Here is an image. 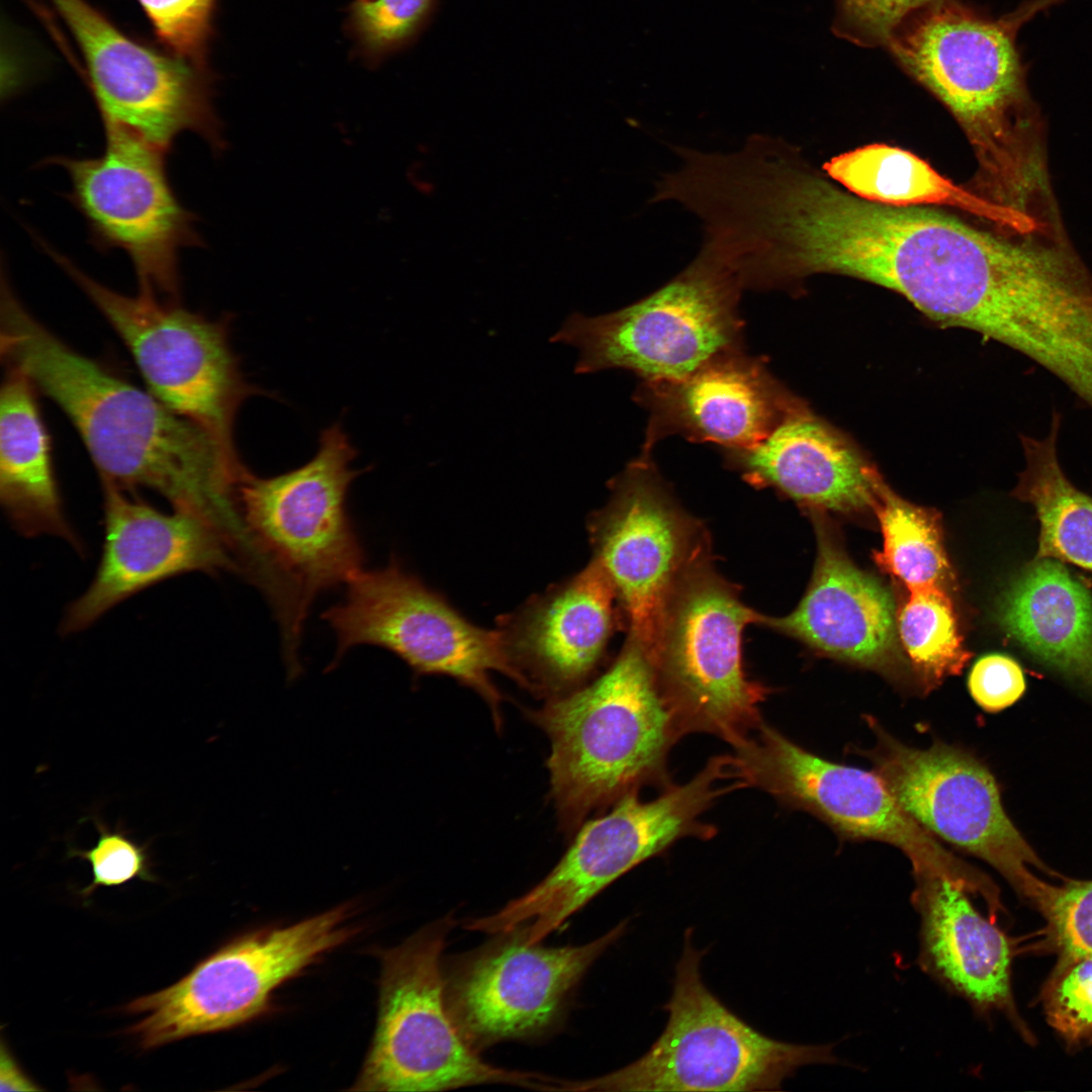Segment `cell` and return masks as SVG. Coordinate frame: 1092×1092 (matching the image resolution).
Instances as JSON below:
<instances>
[{
	"instance_id": "obj_1",
	"label": "cell",
	"mask_w": 1092,
	"mask_h": 1092,
	"mask_svg": "<svg viewBox=\"0 0 1092 1092\" xmlns=\"http://www.w3.org/2000/svg\"><path fill=\"white\" fill-rule=\"evenodd\" d=\"M0 348L5 366L26 374L70 419L101 480L145 487L173 511L198 518L222 537L235 527L236 485L247 470L213 437L104 364L49 331L1 288Z\"/></svg>"
},
{
	"instance_id": "obj_2",
	"label": "cell",
	"mask_w": 1092,
	"mask_h": 1092,
	"mask_svg": "<svg viewBox=\"0 0 1092 1092\" xmlns=\"http://www.w3.org/2000/svg\"><path fill=\"white\" fill-rule=\"evenodd\" d=\"M339 424L322 432L315 455L285 473L247 470L235 494L239 573L264 593L279 623L286 665L300 668V634L314 599L348 583L365 561L347 512L352 481L363 471Z\"/></svg>"
},
{
	"instance_id": "obj_3",
	"label": "cell",
	"mask_w": 1092,
	"mask_h": 1092,
	"mask_svg": "<svg viewBox=\"0 0 1092 1092\" xmlns=\"http://www.w3.org/2000/svg\"><path fill=\"white\" fill-rule=\"evenodd\" d=\"M532 718L550 740V795L566 832L643 786H670L667 755L681 734L629 636L601 676L551 697Z\"/></svg>"
},
{
	"instance_id": "obj_4",
	"label": "cell",
	"mask_w": 1092,
	"mask_h": 1092,
	"mask_svg": "<svg viewBox=\"0 0 1092 1092\" xmlns=\"http://www.w3.org/2000/svg\"><path fill=\"white\" fill-rule=\"evenodd\" d=\"M740 788L731 755H718L688 783L664 788L654 800L627 794L608 813L577 828L567 851L534 888L466 927L504 934L522 926L528 943L541 942L613 882L678 839L711 838L716 830L702 815Z\"/></svg>"
},
{
	"instance_id": "obj_5",
	"label": "cell",
	"mask_w": 1092,
	"mask_h": 1092,
	"mask_svg": "<svg viewBox=\"0 0 1092 1092\" xmlns=\"http://www.w3.org/2000/svg\"><path fill=\"white\" fill-rule=\"evenodd\" d=\"M685 933L666 1025L638 1060L604 1076L561 1081L560 1091H776L800 1068L834 1064L833 1044L771 1038L730 1010L702 980L704 950Z\"/></svg>"
},
{
	"instance_id": "obj_6",
	"label": "cell",
	"mask_w": 1092,
	"mask_h": 1092,
	"mask_svg": "<svg viewBox=\"0 0 1092 1092\" xmlns=\"http://www.w3.org/2000/svg\"><path fill=\"white\" fill-rule=\"evenodd\" d=\"M450 916L380 954L378 1016L362 1069L350 1090L443 1091L508 1084L548 1091L553 1078L482 1060L446 1001L441 958Z\"/></svg>"
},
{
	"instance_id": "obj_7",
	"label": "cell",
	"mask_w": 1092,
	"mask_h": 1092,
	"mask_svg": "<svg viewBox=\"0 0 1092 1092\" xmlns=\"http://www.w3.org/2000/svg\"><path fill=\"white\" fill-rule=\"evenodd\" d=\"M743 290L732 268L703 243L655 291L610 313H572L551 341L577 350L576 373L625 369L643 381L679 379L721 354L743 350Z\"/></svg>"
},
{
	"instance_id": "obj_8",
	"label": "cell",
	"mask_w": 1092,
	"mask_h": 1092,
	"mask_svg": "<svg viewBox=\"0 0 1092 1092\" xmlns=\"http://www.w3.org/2000/svg\"><path fill=\"white\" fill-rule=\"evenodd\" d=\"M1017 30L1005 16L993 20L940 0L910 16L888 41L960 121L986 171L1011 186L1023 173L1013 130L1029 105Z\"/></svg>"
},
{
	"instance_id": "obj_9",
	"label": "cell",
	"mask_w": 1092,
	"mask_h": 1092,
	"mask_svg": "<svg viewBox=\"0 0 1092 1092\" xmlns=\"http://www.w3.org/2000/svg\"><path fill=\"white\" fill-rule=\"evenodd\" d=\"M762 619L714 569L708 552L680 576L651 664L681 736L705 732L734 746L761 724L768 690L746 676L741 639Z\"/></svg>"
},
{
	"instance_id": "obj_10",
	"label": "cell",
	"mask_w": 1092,
	"mask_h": 1092,
	"mask_svg": "<svg viewBox=\"0 0 1092 1092\" xmlns=\"http://www.w3.org/2000/svg\"><path fill=\"white\" fill-rule=\"evenodd\" d=\"M42 250L104 315L131 354L149 391L203 428L225 455L241 462L234 424L259 390L246 381L229 339V318L209 321L179 301L139 292L127 296L99 283L48 243Z\"/></svg>"
},
{
	"instance_id": "obj_11",
	"label": "cell",
	"mask_w": 1092,
	"mask_h": 1092,
	"mask_svg": "<svg viewBox=\"0 0 1092 1092\" xmlns=\"http://www.w3.org/2000/svg\"><path fill=\"white\" fill-rule=\"evenodd\" d=\"M737 779L794 809L806 811L843 839L879 841L900 849L913 876L944 878L990 900L996 889L976 868L946 849L899 805L873 769L825 759L763 721L733 746Z\"/></svg>"
},
{
	"instance_id": "obj_12",
	"label": "cell",
	"mask_w": 1092,
	"mask_h": 1092,
	"mask_svg": "<svg viewBox=\"0 0 1092 1092\" xmlns=\"http://www.w3.org/2000/svg\"><path fill=\"white\" fill-rule=\"evenodd\" d=\"M346 903L296 923L258 930L225 944L174 985L132 1000L145 1014L130 1026L144 1049L233 1028L267 1011L273 991L359 928Z\"/></svg>"
},
{
	"instance_id": "obj_13",
	"label": "cell",
	"mask_w": 1092,
	"mask_h": 1092,
	"mask_svg": "<svg viewBox=\"0 0 1092 1092\" xmlns=\"http://www.w3.org/2000/svg\"><path fill=\"white\" fill-rule=\"evenodd\" d=\"M875 745L861 751L899 805L936 839L995 869L1042 911L1055 887L1049 869L1009 818L991 770L974 754L941 741L909 746L866 716Z\"/></svg>"
},
{
	"instance_id": "obj_14",
	"label": "cell",
	"mask_w": 1092,
	"mask_h": 1092,
	"mask_svg": "<svg viewBox=\"0 0 1092 1092\" xmlns=\"http://www.w3.org/2000/svg\"><path fill=\"white\" fill-rule=\"evenodd\" d=\"M105 147L94 158L52 156L71 181L67 198L84 217L99 250L123 251L140 292L179 301L180 252L203 246L195 214L175 194L168 153L120 128L104 127Z\"/></svg>"
},
{
	"instance_id": "obj_15",
	"label": "cell",
	"mask_w": 1092,
	"mask_h": 1092,
	"mask_svg": "<svg viewBox=\"0 0 1092 1092\" xmlns=\"http://www.w3.org/2000/svg\"><path fill=\"white\" fill-rule=\"evenodd\" d=\"M337 637L333 665L352 647L387 649L418 674H442L472 689L500 722V694L490 672L522 686L498 629L480 628L393 558L361 571L347 583L345 598L324 615Z\"/></svg>"
},
{
	"instance_id": "obj_16",
	"label": "cell",
	"mask_w": 1092,
	"mask_h": 1092,
	"mask_svg": "<svg viewBox=\"0 0 1092 1092\" xmlns=\"http://www.w3.org/2000/svg\"><path fill=\"white\" fill-rule=\"evenodd\" d=\"M83 56L104 127L126 130L169 153L190 131L213 153L226 147L205 72L131 38L85 0H50Z\"/></svg>"
},
{
	"instance_id": "obj_17",
	"label": "cell",
	"mask_w": 1092,
	"mask_h": 1092,
	"mask_svg": "<svg viewBox=\"0 0 1092 1092\" xmlns=\"http://www.w3.org/2000/svg\"><path fill=\"white\" fill-rule=\"evenodd\" d=\"M588 522L594 559L626 615L629 637L651 661L668 600L680 576L708 551L703 528L676 503L650 455H640L611 484Z\"/></svg>"
},
{
	"instance_id": "obj_18",
	"label": "cell",
	"mask_w": 1092,
	"mask_h": 1092,
	"mask_svg": "<svg viewBox=\"0 0 1092 1092\" xmlns=\"http://www.w3.org/2000/svg\"><path fill=\"white\" fill-rule=\"evenodd\" d=\"M624 920L581 945L528 943L522 926L473 957L450 990L449 1009L467 1041L484 1046L541 1033L590 966L626 931Z\"/></svg>"
},
{
	"instance_id": "obj_19",
	"label": "cell",
	"mask_w": 1092,
	"mask_h": 1092,
	"mask_svg": "<svg viewBox=\"0 0 1092 1092\" xmlns=\"http://www.w3.org/2000/svg\"><path fill=\"white\" fill-rule=\"evenodd\" d=\"M101 481L102 555L91 584L65 612L64 635L88 628L117 604L170 577L192 571L239 573L230 547L209 524L176 511L163 513Z\"/></svg>"
},
{
	"instance_id": "obj_20",
	"label": "cell",
	"mask_w": 1092,
	"mask_h": 1092,
	"mask_svg": "<svg viewBox=\"0 0 1092 1092\" xmlns=\"http://www.w3.org/2000/svg\"><path fill=\"white\" fill-rule=\"evenodd\" d=\"M634 397L649 413L642 455L674 435L724 452L748 449L803 403L743 350L721 354L679 379L643 381Z\"/></svg>"
},
{
	"instance_id": "obj_21",
	"label": "cell",
	"mask_w": 1092,
	"mask_h": 1092,
	"mask_svg": "<svg viewBox=\"0 0 1092 1092\" xmlns=\"http://www.w3.org/2000/svg\"><path fill=\"white\" fill-rule=\"evenodd\" d=\"M614 586L596 559L499 618L505 651L522 687L558 696L581 687L614 628Z\"/></svg>"
},
{
	"instance_id": "obj_22",
	"label": "cell",
	"mask_w": 1092,
	"mask_h": 1092,
	"mask_svg": "<svg viewBox=\"0 0 1092 1092\" xmlns=\"http://www.w3.org/2000/svg\"><path fill=\"white\" fill-rule=\"evenodd\" d=\"M817 538L810 584L796 609L763 616L761 625L825 656L898 678L896 615L891 593L848 558L822 512L809 511Z\"/></svg>"
},
{
	"instance_id": "obj_23",
	"label": "cell",
	"mask_w": 1092,
	"mask_h": 1092,
	"mask_svg": "<svg viewBox=\"0 0 1092 1092\" xmlns=\"http://www.w3.org/2000/svg\"><path fill=\"white\" fill-rule=\"evenodd\" d=\"M728 466L808 511L860 512L874 507L882 479L845 439L805 403L757 445L725 451Z\"/></svg>"
},
{
	"instance_id": "obj_24",
	"label": "cell",
	"mask_w": 1092,
	"mask_h": 1092,
	"mask_svg": "<svg viewBox=\"0 0 1092 1092\" xmlns=\"http://www.w3.org/2000/svg\"><path fill=\"white\" fill-rule=\"evenodd\" d=\"M911 901L920 918L919 964L980 1011L1013 1012L1011 948L969 893L938 876H916Z\"/></svg>"
},
{
	"instance_id": "obj_25",
	"label": "cell",
	"mask_w": 1092,
	"mask_h": 1092,
	"mask_svg": "<svg viewBox=\"0 0 1092 1092\" xmlns=\"http://www.w3.org/2000/svg\"><path fill=\"white\" fill-rule=\"evenodd\" d=\"M996 616L1034 658L1092 687V594L1063 562L1034 557L1001 594Z\"/></svg>"
},
{
	"instance_id": "obj_26",
	"label": "cell",
	"mask_w": 1092,
	"mask_h": 1092,
	"mask_svg": "<svg viewBox=\"0 0 1092 1092\" xmlns=\"http://www.w3.org/2000/svg\"><path fill=\"white\" fill-rule=\"evenodd\" d=\"M36 390L26 374L6 366L0 390L1 505L18 534L59 537L83 553L64 511Z\"/></svg>"
},
{
	"instance_id": "obj_27",
	"label": "cell",
	"mask_w": 1092,
	"mask_h": 1092,
	"mask_svg": "<svg viewBox=\"0 0 1092 1092\" xmlns=\"http://www.w3.org/2000/svg\"><path fill=\"white\" fill-rule=\"evenodd\" d=\"M1062 415L1054 412L1043 437L1021 435L1024 466L1012 495L1030 505L1039 524L1035 558L1092 572V496L1066 475L1058 454Z\"/></svg>"
},
{
	"instance_id": "obj_28",
	"label": "cell",
	"mask_w": 1092,
	"mask_h": 1092,
	"mask_svg": "<svg viewBox=\"0 0 1092 1092\" xmlns=\"http://www.w3.org/2000/svg\"><path fill=\"white\" fill-rule=\"evenodd\" d=\"M827 175L852 194L877 203L949 205L994 219L1007 210L956 186L926 162L900 148L875 144L841 154L823 166Z\"/></svg>"
},
{
	"instance_id": "obj_29",
	"label": "cell",
	"mask_w": 1092,
	"mask_h": 1092,
	"mask_svg": "<svg viewBox=\"0 0 1092 1092\" xmlns=\"http://www.w3.org/2000/svg\"><path fill=\"white\" fill-rule=\"evenodd\" d=\"M873 509L883 534L876 562L909 590L945 588L952 574L937 512L905 500L883 478Z\"/></svg>"
},
{
	"instance_id": "obj_30",
	"label": "cell",
	"mask_w": 1092,
	"mask_h": 1092,
	"mask_svg": "<svg viewBox=\"0 0 1092 1092\" xmlns=\"http://www.w3.org/2000/svg\"><path fill=\"white\" fill-rule=\"evenodd\" d=\"M900 641L920 690L927 694L948 676L959 674L970 658L945 588L910 590L896 616Z\"/></svg>"
},
{
	"instance_id": "obj_31",
	"label": "cell",
	"mask_w": 1092,
	"mask_h": 1092,
	"mask_svg": "<svg viewBox=\"0 0 1092 1092\" xmlns=\"http://www.w3.org/2000/svg\"><path fill=\"white\" fill-rule=\"evenodd\" d=\"M215 0H138L170 54L205 70Z\"/></svg>"
},
{
	"instance_id": "obj_32",
	"label": "cell",
	"mask_w": 1092,
	"mask_h": 1092,
	"mask_svg": "<svg viewBox=\"0 0 1092 1092\" xmlns=\"http://www.w3.org/2000/svg\"><path fill=\"white\" fill-rule=\"evenodd\" d=\"M93 820L98 830L95 845L88 849L71 847L68 850L69 857H79L91 867L93 878L80 891L83 898L89 897L98 887H117L134 879L156 881L148 844L135 842L122 827L109 829L99 819Z\"/></svg>"
},
{
	"instance_id": "obj_33",
	"label": "cell",
	"mask_w": 1092,
	"mask_h": 1092,
	"mask_svg": "<svg viewBox=\"0 0 1092 1092\" xmlns=\"http://www.w3.org/2000/svg\"><path fill=\"white\" fill-rule=\"evenodd\" d=\"M1042 913L1061 951V965L1092 956V881L1056 886Z\"/></svg>"
},
{
	"instance_id": "obj_34",
	"label": "cell",
	"mask_w": 1092,
	"mask_h": 1092,
	"mask_svg": "<svg viewBox=\"0 0 1092 1092\" xmlns=\"http://www.w3.org/2000/svg\"><path fill=\"white\" fill-rule=\"evenodd\" d=\"M1045 1008L1051 1024L1070 1038L1092 1030V956L1061 965Z\"/></svg>"
},
{
	"instance_id": "obj_35",
	"label": "cell",
	"mask_w": 1092,
	"mask_h": 1092,
	"mask_svg": "<svg viewBox=\"0 0 1092 1092\" xmlns=\"http://www.w3.org/2000/svg\"><path fill=\"white\" fill-rule=\"evenodd\" d=\"M432 0L357 1L353 24L364 43L383 50L408 37L425 17Z\"/></svg>"
},
{
	"instance_id": "obj_36",
	"label": "cell",
	"mask_w": 1092,
	"mask_h": 1092,
	"mask_svg": "<svg viewBox=\"0 0 1092 1092\" xmlns=\"http://www.w3.org/2000/svg\"><path fill=\"white\" fill-rule=\"evenodd\" d=\"M940 0H838L841 30L864 42H888L914 13Z\"/></svg>"
},
{
	"instance_id": "obj_37",
	"label": "cell",
	"mask_w": 1092,
	"mask_h": 1092,
	"mask_svg": "<svg viewBox=\"0 0 1092 1092\" xmlns=\"http://www.w3.org/2000/svg\"><path fill=\"white\" fill-rule=\"evenodd\" d=\"M967 685L975 703L989 713H998L1014 705L1026 690L1020 664L1001 653L981 656L973 664Z\"/></svg>"
},
{
	"instance_id": "obj_38",
	"label": "cell",
	"mask_w": 1092,
	"mask_h": 1092,
	"mask_svg": "<svg viewBox=\"0 0 1092 1092\" xmlns=\"http://www.w3.org/2000/svg\"><path fill=\"white\" fill-rule=\"evenodd\" d=\"M1 1091H38L41 1090L18 1066L6 1044L1 1043L0 1057Z\"/></svg>"
},
{
	"instance_id": "obj_39",
	"label": "cell",
	"mask_w": 1092,
	"mask_h": 1092,
	"mask_svg": "<svg viewBox=\"0 0 1092 1092\" xmlns=\"http://www.w3.org/2000/svg\"><path fill=\"white\" fill-rule=\"evenodd\" d=\"M1064 0H1029L1024 2L1019 8L1012 12L1014 20L1022 25L1028 21L1035 14L1046 10L1051 6L1057 5Z\"/></svg>"
},
{
	"instance_id": "obj_40",
	"label": "cell",
	"mask_w": 1092,
	"mask_h": 1092,
	"mask_svg": "<svg viewBox=\"0 0 1092 1092\" xmlns=\"http://www.w3.org/2000/svg\"><path fill=\"white\" fill-rule=\"evenodd\" d=\"M357 1H367V0H357Z\"/></svg>"
}]
</instances>
